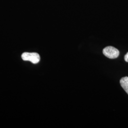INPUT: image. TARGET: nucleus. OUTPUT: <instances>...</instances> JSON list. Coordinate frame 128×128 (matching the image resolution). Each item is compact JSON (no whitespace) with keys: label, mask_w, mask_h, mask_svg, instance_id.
I'll return each mask as SVG.
<instances>
[{"label":"nucleus","mask_w":128,"mask_h":128,"mask_svg":"<svg viewBox=\"0 0 128 128\" xmlns=\"http://www.w3.org/2000/svg\"><path fill=\"white\" fill-rule=\"evenodd\" d=\"M124 60L126 62H128V52L125 55V56H124Z\"/></svg>","instance_id":"20e7f679"},{"label":"nucleus","mask_w":128,"mask_h":128,"mask_svg":"<svg viewBox=\"0 0 128 128\" xmlns=\"http://www.w3.org/2000/svg\"><path fill=\"white\" fill-rule=\"evenodd\" d=\"M102 53L107 58L110 59L116 58L119 56L120 52L114 47L112 46H108L103 50Z\"/></svg>","instance_id":"f257e3e1"},{"label":"nucleus","mask_w":128,"mask_h":128,"mask_svg":"<svg viewBox=\"0 0 128 128\" xmlns=\"http://www.w3.org/2000/svg\"><path fill=\"white\" fill-rule=\"evenodd\" d=\"M22 59L24 61H29L33 64L38 63L40 58L38 54L37 53L25 52L22 55Z\"/></svg>","instance_id":"f03ea898"},{"label":"nucleus","mask_w":128,"mask_h":128,"mask_svg":"<svg viewBox=\"0 0 128 128\" xmlns=\"http://www.w3.org/2000/svg\"><path fill=\"white\" fill-rule=\"evenodd\" d=\"M120 84L128 94V77L125 76L120 80Z\"/></svg>","instance_id":"7ed1b4c3"}]
</instances>
